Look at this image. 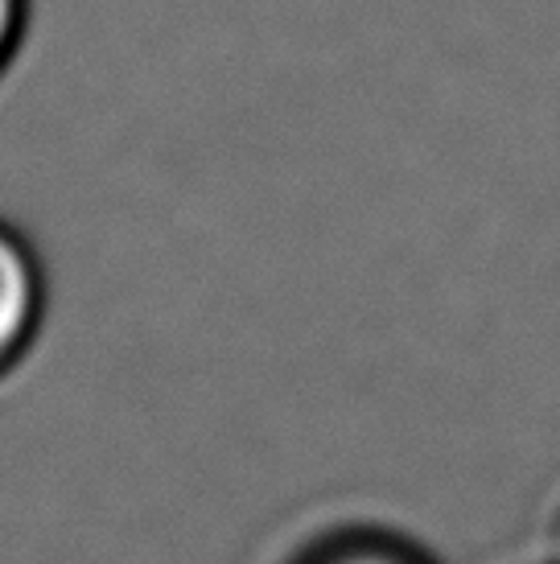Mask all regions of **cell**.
Instances as JSON below:
<instances>
[{
    "label": "cell",
    "mask_w": 560,
    "mask_h": 564,
    "mask_svg": "<svg viewBox=\"0 0 560 564\" xmlns=\"http://www.w3.org/2000/svg\"><path fill=\"white\" fill-rule=\"evenodd\" d=\"M42 317V272L33 251L0 223V376L30 350Z\"/></svg>",
    "instance_id": "cell-1"
},
{
    "label": "cell",
    "mask_w": 560,
    "mask_h": 564,
    "mask_svg": "<svg viewBox=\"0 0 560 564\" xmlns=\"http://www.w3.org/2000/svg\"><path fill=\"white\" fill-rule=\"evenodd\" d=\"M297 564H437L429 552L391 532H343L313 544Z\"/></svg>",
    "instance_id": "cell-2"
},
{
    "label": "cell",
    "mask_w": 560,
    "mask_h": 564,
    "mask_svg": "<svg viewBox=\"0 0 560 564\" xmlns=\"http://www.w3.org/2000/svg\"><path fill=\"white\" fill-rule=\"evenodd\" d=\"M21 21H25V0H0V70L13 58L17 37H21Z\"/></svg>",
    "instance_id": "cell-3"
},
{
    "label": "cell",
    "mask_w": 560,
    "mask_h": 564,
    "mask_svg": "<svg viewBox=\"0 0 560 564\" xmlns=\"http://www.w3.org/2000/svg\"><path fill=\"white\" fill-rule=\"evenodd\" d=\"M540 549H545V564H560V499L552 502V511H548V519H545Z\"/></svg>",
    "instance_id": "cell-4"
}]
</instances>
